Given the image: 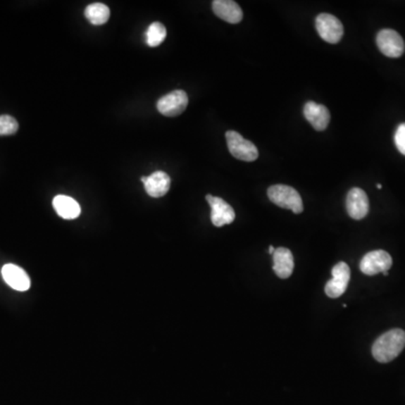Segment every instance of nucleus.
Instances as JSON below:
<instances>
[{
    "mask_svg": "<svg viewBox=\"0 0 405 405\" xmlns=\"http://www.w3.org/2000/svg\"><path fill=\"white\" fill-rule=\"evenodd\" d=\"M167 37V30L165 25L159 22L152 23L146 32L147 44L151 48L159 46Z\"/></svg>",
    "mask_w": 405,
    "mask_h": 405,
    "instance_id": "obj_18",
    "label": "nucleus"
},
{
    "mask_svg": "<svg viewBox=\"0 0 405 405\" xmlns=\"http://www.w3.org/2000/svg\"><path fill=\"white\" fill-rule=\"evenodd\" d=\"M384 276H387V275H389V271H385V273H383Z\"/></svg>",
    "mask_w": 405,
    "mask_h": 405,
    "instance_id": "obj_22",
    "label": "nucleus"
},
{
    "mask_svg": "<svg viewBox=\"0 0 405 405\" xmlns=\"http://www.w3.org/2000/svg\"><path fill=\"white\" fill-rule=\"evenodd\" d=\"M268 199L275 205L291 210L295 214H301L304 210L302 197L295 188L287 185H274L267 190Z\"/></svg>",
    "mask_w": 405,
    "mask_h": 405,
    "instance_id": "obj_2",
    "label": "nucleus"
},
{
    "mask_svg": "<svg viewBox=\"0 0 405 405\" xmlns=\"http://www.w3.org/2000/svg\"><path fill=\"white\" fill-rule=\"evenodd\" d=\"M54 210L60 218L65 220H75L80 216L81 207L76 199L70 196L58 195L54 199Z\"/></svg>",
    "mask_w": 405,
    "mask_h": 405,
    "instance_id": "obj_16",
    "label": "nucleus"
},
{
    "mask_svg": "<svg viewBox=\"0 0 405 405\" xmlns=\"http://www.w3.org/2000/svg\"><path fill=\"white\" fill-rule=\"evenodd\" d=\"M188 106V95L184 90H173L160 98L157 108L162 115L175 118L185 112Z\"/></svg>",
    "mask_w": 405,
    "mask_h": 405,
    "instance_id": "obj_7",
    "label": "nucleus"
},
{
    "mask_svg": "<svg viewBox=\"0 0 405 405\" xmlns=\"http://www.w3.org/2000/svg\"><path fill=\"white\" fill-rule=\"evenodd\" d=\"M141 182L144 185L148 195L154 197V199H159V197L165 196L170 189V177L168 176V173H163V171H156L150 176L142 177Z\"/></svg>",
    "mask_w": 405,
    "mask_h": 405,
    "instance_id": "obj_12",
    "label": "nucleus"
},
{
    "mask_svg": "<svg viewBox=\"0 0 405 405\" xmlns=\"http://www.w3.org/2000/svg\"><path fill=\"white\" fill-rule=\"evenodd\" d=\"M1 275L6 284L11 286L15 291L26 292L28 288L31 287V280L27 273L20 268V266L7 263L1 269Z\"/></svg>",
    "mask_w": 405,
    "mask_h": 405,
    "instance_id": "obj_11",
    "label": "nucleus"
},
{
    "mask_svg": "<svg viewBox=\"0 0 405 405\" xmlns=\"http://www.w3.org/2000/svg\"><path fill=\"white\" fill-rule=\"evenodd\" d=\"M347 212L354 220H363L369 212L367 194L361 188H352L347 195Z\"/></svg>",
    "mask_w": 405,
    "mask_h": 405,
    "instance_id": "obj_10",
    "label": "nucleus"
},
{
    "mask_svg": "<svg viewBox=\"0 0 405 405\" xmlns=\"http://www.w3.org/2000/svg\"><path fill=\"white\" fill-rule=\"evenodd\" d=\"M18 131V123L11 115L0 116V135H15Z\"/></svg>",
    "mask_w": 405,
    "mask_h": 405,
    "instance_id": "obj_19",
    "label": "nucleus"
},
{
    "mask_svg": "<svg viewBox=\"0 0 405 405\" xmlns=\"http://www.w3.org/2000/svg\"><path fill=\"white\" fill-rule=\"evenodd\" d=\"M275 250H276V249H275L274 247H273V246H270L268 248L269 254H274Z\"/></svg>",
    "mask_w": 405,
    "mask_h": 405,
    "instance_id": "obj_21",
    "label": "nucleus"
},
{
    "mask_svg": "<svg viewBox=\"0 0 405 405\" xmlns=\"http://www.w3.org/2000/svg\"><path fill=\"white\" fill-rule=\"evenodd\" d=\"M274 269L275 274L282 280H286L288 277H291L294 270V257L291 250L287 248H277L275 250L274 254Z\"/></svg>",
    "mask_w": 405,
    "mask_h": 405,
    "instance_id": "obj_15",
    "label": "nucleus"
},
{
    "mask_svg": "<svg viewBox=\"0 0 405 405\" xmlns=\"http://www.w3.org/2000/svg\"><path fill=\"white\" fill-rule=\"evenodd\" d=\"M378 189H382V185L378 184Z\"/></svg>",
    "mask_w": 405,
    "mask_h": 405,
    "instance_id": "obj_23",
    "label": "nucleus"
},
{
    "mask_svg": "<svg viewBox=\"0 0 405 405\" xmlns=\"http://www.w3.org/2000/svg\"><path fill=\"white\" fill-rule=\"evenodd\" d=\"M332 278L327 282L324 291L331 299H338L346 292L350 280V268L344 261L333 266Z\"/></svg>",
    "mask_w": 405,
    "mask_h": 405,
    "instance_id": "obj_8",
    "label": "nucleus"
},
{
    "mask_svg": "<svg viewBox=\"0 0 405 405\" xmlns=\"http://www.w3.org/2000/svg\"><path fill=\"white\" fill-rule=\"evenodd\" d=\"M316 26L320 37L325 42L337 44L344 37V25L333 15L322 13L316 17Z\"/></svg>",
    "mask_w": 405,
    "mask_h": 405,
    "instance_id": "obj_4",
    "label": "nucleus"
},
{
    "mask_svg": "<svg viewBox=\"0 0 405 405\" xmlns=\"http://www.w3.org/2000/svg\"><path fill=\"white\" fill-rule=\"evenodd\" d=\"M214 14L230 23V24H238L242 20L243 13L240 6L232 0H216L212 4Z\"/></svg>",
    "mask_w": 405,
    "mask_h": 405,
    "instance_id": "obj_14",
    "label": "nucleus"
},
{
    "mask_svg": "<svg viewBox=\"0 0 405 405\" xmlns=\"http://www.w3.org/2000/svg\"><path fill=\"white\" fill-rule=\"evenodd\" d=\"M405 347V331L392 329L380 335L373 344L372 354L380 363H390L400 355Z\"/></svg>",
    "mask_w": 405,
    "mask_h": 405,
    "instance_id": "obj_1",
    "label": "nucleus"
},
{
    "mask_svg": "<svg viewBox=\"0 0 405 405\" xmlns=\"http://www.w3.org/2000/svg\"><path fill=\"white\" fill-rule=\"evenodd\" d=\"M395 146L397 150L405 156V123L400 124L395 132Z\"/></svg>",
    "mask_w": 405,
    "mask_h": 405,
    "instance_id": "obj_20",
    "label": "nucleus"
},
{
    "mask_svg": "<svg viewBox=\"0 0 405 405\" xmlns=\"http://www.w3.org/2000/svg\"><path fill=\"white\" fill-rule=\"evenodd\" d=\"M304 116L316 131H324L330 123L329 109L324 105L308 101L304 105Z\"/></svg>",
    "mask_w": 405,
    "mask_h": 405,
    "instance_id": "obj_13",
    "label": "nucleus"
},
{
    "mask_svg": "<svg viewBox=\"0 0 405 405\" xmlns=\"http://www.w3.org/2000/svg\"><path fill=\"white\" fill-rule=\"evenodd\" d=\"M206 201L211 206V220L213 225L221 228L235 221V210L224 199L216 196L206 195Z\"/></svg>",
    "mask_w": 405,
    "mask_h": 405,
    "instance_id": "obj_9",
    "label": "nucleus"
},
{
    "mask_svg": "<svg viewBox=\"0 0 405 405\" xmlns=\"http://www.w3.org/2000/svg\"><path fill=\"white\" fill-rule=\"evenodd\" d=\"M392 263H393V260L389 252L384 251V250H374L363 256L359 267L363 274L367 276H374L380 273L389 271Z\"/></svg>",
    "mask_w": 405,
    "mask_h": 405,
    "instance_id": "obj_5",
    "label": "nucleus"
},
{
    "mask_svg": "<svg viewBox=\"0 0 405 405\" xmlns=\"http://www.w3.org/2000/svg\"><path fill=\"white\" fill-rule=\"evenodd\" d=\"M376 43L380 52L389 58H400L404 54V41L394 30L386 28L378 32Z\"/></svg>",
    "mask_w": 405,
    "mask_h": 405,
    "instance_id": "obj_6",
    "label": "nucleus"
},
{
    "mask_svg": "<svg viewBox=\"0 0 405 405\" xmlns=\"http://www.w3.org/2000/svg\"><path fill=\"white\" fill-rule=\"evenodd\" d=\"M85 16L92 25H103L111 16V11L106 5L101 3L92 4L85 9Z\"/></svg>",
    "mask_w": 405,
    "mask_h": 405,
    "instance_id": "obj_17",
    "label": "nucleus"
},
{
    "mask_svg": "<svg viewBox=\"0 0 405 405\" xmlns=\"http://www.w3.org/2000/svg\"><path fill=\"white\" fill-rule=\"evenodd\" d=\"M225 137L230 154L237 159L251 162L259 157L257 147L250 141L246 140L238 132L228 131Z\"/></svg>",
    "mask_w": 405,
    "mask_h": 405,
    "instance_id": "obj_3",
    "label": "nucleus"
}]
</instances>
